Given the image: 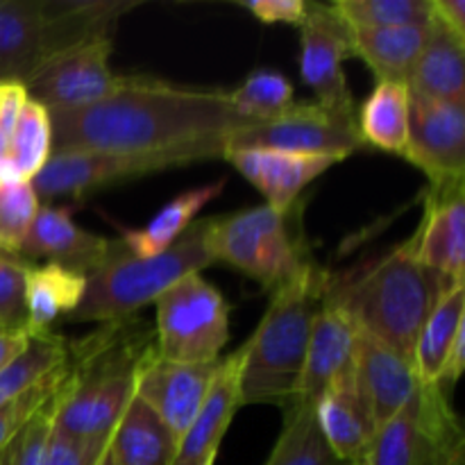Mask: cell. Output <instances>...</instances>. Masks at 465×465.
Wrapping results in <instances>:
<instances>
[{"mask_svg":"<svg viewBox=\"0 0 465 465\" xmlns=\"http://www.w3.org/2000/svg\"><path fill=\"white\" fill-rule=\"evenodd\" d=\"M98 465H116V461H114V459H112V454H109V450H107V452H104V457L100 459Z\"/></svg>","mask_w":465,"mask_h":465,"instance_id":"obj_46","label":"cell"},{"mask_svg":"<svg viewBox=\"0 0 465 465\" xmlns=\"http://www.w3.org/2000/svg\"><path fill=\"white\" fill-rule=\"evenodd\" d=\"M213 463H216V461H212V463H207V465H213Z\"/></svg>","mask_w":465,"mask_h":465,"instance_id":"obj_47","label":"cell"},{"mask_svg":"<svg viewBox=\"0 0 465 465\" xmlns=\"http://www.w3.org/2000/svg\"><path fill=\"white\" fill-rule=\"evenodd\" d=\"M109 440H84L73 439L54 430L45 448L44 465H98L107 452Z\"/></svg>","mask_w":465,"mask_h":465,"instance_id":"obj_39","label":"cell"},{"mask_svg":"<svg viewBox=\"0 0 465 465\" xmlns=\"http://www.w3.org/2000/svg\"><path fill=\"white\" fill-rule=\"evenodd\" d=\"M180 440L166 422L134 393L109 436V454L116 465H173Z\"/></svg>","mask_w":465,"mask_h":465,"instance_id":"obj_25","label":"cell"},{"mask_svg":"<svg viewBox=\"0 0 465 465\" xmlns=\"http://www.w3.org/2000/svg\"><path fill=\"white\" fill-rule=\"evenodd\" d=\"M7 145H9V139L3 134V132H0V159H3L5 154H7Z\"/></svg>","mask_w":465,"mask_h":465,"instance_id":"obj_45","label":"cell"},{"mask_svg":"<svg viewBox=\"0 0 465 465\" xmlns=\"http://www.w3.org/2000/svg\"><path fill=\"white\" fill-rule=\"evenodd\" d=\"M413 100L465 103V39L431 18L425 45L407 77Z\"/></svg>","mask_w":465,"mask_h":465,"instance_id":"obj_23","label":"cell"},{"mask_svg":"<svg viewBox=\"0 0 465 465\" xmlns=\"http://www.w3.org/2000/svg\"><path fill=\"white\" fill-rule=\"evenodd\" d=\"M330 272L309 268L298 280L271 293L257 330L239 348L241 404H277L286 409L298 395L309 334L325 300Z\"/></svg>","mask_w":465,"mask_h":465,"instance_id":"obj_4","label":"cell"},{"mask_svg":"<svg viewBox=\"0 0 465 465\" xmlns=\"http://www.w3.org/2000/svg\"><path fill=\"white\" fill-rule=\"evenodd\" d=\"M427 465H465V434L454 409H450L436 427Z\"/></svg>","mask_w":465,"mask_h":465,"instance_id":"obj_40","label":"cell"},{"mask_svg":"<svg viewBox=\"0 0 465 465\" xmlns=\"http://www.w3.org/2000/svg\"><path fill=\"white\" fill-rule=\"evenodd\" d=\"M404 159L425 173L430 186L465 182V103L411 98Z\"/></svg>","mask_w":465,"mask_h":465,"instance_id":"obj_13","label":"cell"},{"mask_svg":"<svg viewBox=\"0 0 465 465\" xmlns=\"http://www.w3.org/2000/svg\"><path fill=\"white\" fill-rule=\"evenodd\" d=\"M413 254L425 268L450 282L465 271V195L463 182L430 186L425 216L411 236Z\"/></svg>","mask_w":465,"mask_h":465,"instance_id":"obj_16","label":"cell"},{"mask_svg":"<svg viewBox=\"0 0 465 465\" xmlns=\"http://www.w3.org/2000/svg\"><path fill=\"white\" fill-rule=\"evenodd\" d=\"M114 241L82 230L66 209L39 207L35 223L21 245V259H48V263L89 275L107 259Z\"/></svg>","mask_w":465,"mask_h":465,"instance_id":"obj_20","label":"cell"},{"mask_svg":"<svg viewBox=\"0 0 465 465\" xmlns=\"http://www.w3.org/2000/svg\"><path fill=\"white\" fill-rule=\"evenodd\" d=\"M221 359L213 363H173L157 357L145 359L136 377L134 393L166 422L168 430L180 440L200 411L218 371Z\"/></svg>","mask_w":465,"mask_h":465,"instance_id":"obj_15","label":"cell"},{"mask_svg":"<svg viewBox=\"0 0 465 465\" xmlns=\"http://www.w3.org/2000/svg\"><path fill=\"white\" fill-rule=\"evenodd\" d=\"M86 291V275L57 263L27 266L25 272V313L27 334L53 330L57 318H68Z\"/></svg>","mask_w":465,"mask_h":465,"instance_id":"obj_27","label":"cell"},{"mask_svg":"<svg viewBox=\"0 0 465 465\" xmlns=\"http://www.w3.org/2000/svg\"><path fill=\"white\" fill-rule=\"evenodd\" d=\"M293 84L277 71H257L241 86L230 91L232 104L250 121H266L289 109L293 100Z\"/></svg>","mask_w":465,"mask_h":465,"instance_id":"obj_34","label":"cell"},{"mask_svg":"<svg viewBox=\"0 0 465 465\" xmlns=\"http://www.w3.org/2000/svg\"><path fill=\"white\" fill-rule=\"evenodd\" d=\"M53 121L50 112L27 98L16 127L9 136L7 154L5 157L12 162L23 182H32L41 173V168L53 157Z\"/></svg>","mask_w":465,"mask_h":465,"instance_id":"obj_32","label":"cell"},{"mask_svg":"<svg viewBox=\"0 0 465 465\" xmlns=\"http://www.w3.org/2000/svg\"><path fill=\"white\" fill-rule=\"evenodd\" d=\"M223 159H227L250 184L257 186L268 207L277 212H286L298 204V195L318 175L341 162L336 157L295 154L268 148H230Z\"/></svg>","mask_w":465,"mask_h":465,"instance_id":"obj_17","label":"cell"},{"mask_svg":"<svg viewBox=\"0 0 465 465\" xmlns=\"http://www.w3.org/2000/svg\"><path fill=\"white\" fill-rule=\"evenodd\" d=\"M204 227L207 218H198L171 248L154 257H136L121 241H114L107 259L86 275L84 298L66 322L103 325L136 316L177 280L212 266L204 248Z\"/></svg>","mask_w":465,"mask_h":465,"instance_id":"obj_6","label":"cell"},{"mask_svg":"<svg viewBox=\"0 0 465 465\" xmlns=\"http://www.w3.org/2000/svg\"><path fill=\"white\" fill-rule=\"evenodd\" d=\"M430 23L395 27H348L352 57L363 59L380 82H404L425 45Z\"/></svg>","mask_w":465,"mask_h":465,"instance_id":"obj_24","label":"cell"},{"mask_svg":"<svg viewBox=\"0 0 465 465\" xmlns=\"http://www.w3.org/2000/svg\"><path fill=\"white\" fill-rule=\"evenodd\" d=\"M223 157L225 150L212 145L171 150H62L53 153L48 163L32 180V186L36 195L44 198H80L132 177Z\"/></svg>","mask_w":465,"mask_h":465,"instance_id":"obj_9","label":"cell"},{"mask_svg":"<svg viewBox=\"0 0 465 465\" xmlns=\"http://www.w3.org/2000/svg\"><path fill=\"white\" fill-rule=\"evenodd\" d=\"M409 114H411V95L407 84L377 82L372 94L359 109L357 127L363 145L404 157L409 143Z\"/></svg>","mask_w":465,"mask_h":465,"instance_id":"obj_29","label":"cell"},{"mask_svg":"<svg viewBox=\"0 0 465 465\" xmlns=\"http://www.w3.org/2000/svg\"><path fill=\"white\" fill-rule=\"evenodd\" d=\"M64 372H66V361H64L57 371L50 372L48 377H44L39 384L32 386L30 391H25V393L18 395L16 400H12V402L0 407V452H3L5 445H7L9 440L35 418V413L57 395L64 380Z\"/></svg>","mask_w":465,"mask_h":465,"instance_id":"obj_37","label":"cell"},{"mask_svg":"<svg viewBox=\"0 0 465 465\" xmlns=\"http://www.w3.org/2000/svg\"><path fill=\"white\" fill-rule=\"evenodd\" d=\"M57 395L50 402H45L35 413V418L5 445L3 452H0V465H44L45 448H48L50 434H53Z\"/></svg>","mask_w":465,"mask_h":465,"instance_id":"obj_38","label":"cell"},{"mask_svg":"<svg viewBox=\"0 0 465 465\" xmlns=\"http://www.w3.org/2000/svg\"><path fill=\"white\" fill-rule=\"evenodd\" d=\"M30 263L0 250V334L27 331L25 272Z\"/></svg>","mask_w":465,"mask_h":465,"instance_id":"obj_36","label":"cell"},{"mask_svg":"<svg viewBox=\"0 0 465 465\" xmlns=\"http://www.w3.org/2000/svg\"><path fill=\"white\" fill-rule=\"evenodd\" d=\"M157 357L173 363H213L230 339V307L200 272L168 286L154 302Z\"/></svg>","mask_w":465,"mask_h":465,"instance_id":"obj_8","label":"cell"},{"mask_svg":"<svg viewBox=\"0 0 465 465\" xmlns=\"http://www.w3.org/2000/svg\"><path fill=\"white\" fill-rule=\"evenodd\" d=\"M450 280L422 266L411 241L354 272L327 275L325 300L339 304L359 331L413 361L418 334Z\"/></svg>","mask_w":465,"mask_h":465,"instance_id":"obj_3","label":"cell"},{"mask_svg":"<svg viewBox=\"0 0 465 465\" xmlns=\"http://www.w3.org/2000/svg\"><path fill=\"white\" fill-rule=\"evenodd\" d=\"M230 148H268L343 162L363 148V141L354 118L341 116L318 103H293L277 116L252 121L232 134Z\"/></svg>","mask_w":465,"mask_h":465,"instance_id":"obj_10","label":"cell"},{"mask_svg":"<svg viewBox=\"0 0 465 465\" xmlns=\"http://www.w3.org/2000/svg\"><path fill=\"white\" fill-rule=\"evenodd\" d=\"M239 350L221 359L203 407L180 439L173 465H207L216 461L223 436L234 420L236 411L243 407L239 393Z\"/></svg>","mask_w":465,"mask_h":465,"instance_id":"obj_21","label":"cell"},{"mask_svg":"<svg viewBox=\"0 0 465 465\" xmlns=\"http://www.w3.org/2000/svg\"><path fill=\"white\" fill-rule=\"evenodd\" d=\"M204 248L213 263H230L268 293L316 266L300 223V204L286 212L259 204L230 216L207 218Z\"/></svg>","mask_w":465,"mask_h":465,"instance_id":"obj_7","label":"cell"},{"mask_svg":"<svg viewBox=\"0 0 465 465\" xmlns=\"http://www.w3.org/2000/svg\"><path fill=\"white\" fill-rule=\"evenodd\" d=\"M154 352V330L136 316L103 322L84 339L68 341L54 430L73 439L109 440L134 398L141 366Z\"/></svg>","mask_w":465,"mask_h":465,"instance_id":"obj_2","label":"cell"},{"mask_svg":"<svg viewBox=\"0 0 465 465\" xmlns=\"http://www.w3.org/2000/svg\"><path fill=\"white\" fill-rule=\"evenodd\" d=\"M136 3L123 0H0V84L25 82L62 50L112 27Z\"/></svg>","mask_w":465,"mask_h":465,"instance_id":"obj_5","label":"cell"},{"mask_svg":"<svg viewBox=\"0 0 465 465\" xmlns=\"http://www.w3.org/2000/svg\"><path fill=\"white\" fill-rule=\"evenodd\" d=\"M30 341L27 331H16V334H0V371L12 361L16 354L23 352V348Z\"/></svg>","mask_w":465,"mask_h":465,"instance_id":"obj_44","label":"cell"},{"mask_svg":"<svg viewBox=\"0 0 465 465\" xmlns=\"http://www.w3.org/2000/svg\"><path fill=\"white\" fill-rule=\"evenodd\" d=\"M39 207V195L32 182L0 186V250L3 252L18 257Z\"/></svg>","mask_w":465,"mask_h":465,"instance_id":"obj_35","label":"cell"},{"mask_svg":"<svg viewBox=\"0 0 465 465\" xmlns=\"http://www.w3.org/2000/svg\"><path fill=\"white\" fill-rule=\"evenodd\" d=\"M431 18L465 39V0H430Z\"/></svg>","mask_w":465,"mask_h":465,"instance_id":"obj_43","label":"cell"},{"mask_svg":"<svg viewBox=\"0 0 465 465\" xmlns=\"http://www.w3.org/2000/svg\"><path fill=\"white\" fill-rule=\"evenodd\" d=\"M53 148L171 150L212 145L227 153L232 134L250 125L230 91L121 75L107 98L89 107L50 112Z\"/></svg>","mask_w":465,"mask_h":465,"instance_id":"obj_1","label":"cell"},{"mask_svg":"<svg viewBox=\"0 0 465 465\" xmlns=\"http://www.w3.org/2000/svg\"><path fill=\"white\" fill-rule=\"evenodd\" d=\"M25 103V86L16 84V82H5V84H0V132H3L7 139L12 136Z\"/></svg>","mask_w":465,"mask_h":465,"instance_id":"obj_42","label":"cell"},{"mask_svg":"<svg viewBox=\"0 0 465 465\" xmlns=\"http://www.w3.org/2000/svg\"><path fill=\"white\" fill-rule=\"evenodd\" d=\"M316 420L331 452L348 465L363 461L375 434V422L357 389L354 371L336 380L313 404Z\"/></svg>","mask_w":465,"mask_h":465,"instance_id":"obj_22","label":"cell"},{"mask_svg":"<svg viewBox=\"0 0 465 465\" xmlns=\"http://www.w3.org/2000/svg\"><path fill=\"white\" fill-rule=\"evenodd\" d=\"M284 411V427L266 465H348L330 450L316 420L313 402L295 400Z\"/></svg>","mask_w":465,"mask_h":465,"instance_id":"obj_30","label":"cell"},{"mask_svg":"<svg viewBox=\"0 0 465 465\" xmlns=\"http://www.w3.org/2000/svg\"><path fill=\"white\" fill-rule=\"evenodd\" d=\"M68 354V341L64 336L50 331H41V334H30V341L23 348L21 354L12 359L7 366L0 371V407L32 386L39 384L44 377L57 371Z\"/></svg>","mask_w":465,"mask_h":465,"instance_id":"obj_31","label":"cell"},{"mask_svg":"<svg viewBox=\"0 0 465 465\" xmlns=\"http://www.w3.org/2000/svg\"><path fill=\"white\" fill-rule=\"evenodd\" d=\"M352 57L348 25L331 5L309 3L300 25V73L316 103L345 118L357 121V107L343 73L345 59Z\"/></svg>","mask_w":465,"mask_h":465,"instance_id":"obj_12","label":"cell"},{"mask_svg":"<svg viewBox=\"0 0 465 465\" xmlns=\"http://www.w3.org/2000/svg\"><path fill=\"white\" fill-rule=\"evenodd\" d=\"M225 189V180L212 182V184L198 186V189L184 191L175 195L168 204H163L145 227L141 230L123 232L121 243L136 257H154L171 248L195 221L200 212Z\"/></svg>","mask_w":465,"mask_h":465,"instance_id":"obj_28","label":"cell"},{"mask_svg":"<svg viewBox=\"0 0 465 465\" xmlns=\"http://www.w3.org/2000/svg\"><path fill=\"white\" fill-rule=\"evenodd\" d=\"M112 50V35L94 36L62 50L25 82L27 98L48 112L89 107L107 98L121 82V75L109 66Z\"/></svg>","mask_w":465,"mask_h":465,"instance_id":"obj_11","label":"cell"},{"mask_svg":"<svg viewBox=\"0 0 465 465\" xmlns=\"http://www.w3.org/2000/svg\"><path fill=\"white\" fill-rule=\"evenodd\" d=\"M465 330V280L450 282L448 289L436 300L434 309L427 316L416 350L413 366L420 384H440L445 361L450 357L457 336Z\"/></svg>","mask_w":465,"mask_h":465,"instance_id":"obj_26","label":"cell"},{"mask_svg":"<svg viewBox=\"0 0 465 465\" xmlns=\"http://www.w3.org/2000/svg\"><path fill=\"white\" fill-rule=\"evenodd\" d=\"M354 380L375 427L393 418L420 389L411 359L363 331L357 341Z\"/></svg>","mask_w":465,"mask_h":465,"instance_id":"obj_18","label":"cell"},{"mask_svg":"<svg viewBox=\"0 0 465 465\" xmlns=\"http://www.w3.org/2000/svg\"><path fill=\"white\" fill-rule=\"evenodd\" d=\"M348 27H395L427 23L430 0H336L331 3Z\"/></svg>","mask_w":465,"mask_h":465,"instance_id":"obj_33","label":"cell"},{"mask_svg":"<svg viewBox=\"0 0 465 465\" xmlns=\"http://www.w3.org/2000/svg\"><path fill=\"white\" fill-rule=\"evenodd\" d=\"M452 409L445 386L420 384L411 400L372 434L361 465H427L434 431Z\"/></svg>","mask_w":465,"mask_h":465,"instance_id":"obj_14","label":"cell"},{"mask_svg":"<svg viewBox=\"0 0 465 465\" xmlns=\"http://www.w3.org/2000/svg\"><path fill=\"white\" fill-rule=\"evenodd\" d=\"M357 465H361V463H357Z\"/></svg>","mask_w":465,"mask_h":465,"instance_id":"obj_48","label":"cell"},{"mask_svg":"<svg viewBox=\"0 0 465 465\" xmlns=\"http://www.w3.org/2000/svg\"><path fill=\"white\" fill-rule=\"evenodd\" d=\"M241 7L248 9L254 18L262 23H289V25H302L307 16V0H245Z\"/></svg>","mask_w":465,"mask_h":465,"instance_id":"obj_41","label":"cell"},{"mask_svg":"<svg viewBox=\"0 0 465 465\" xmlns=\"http://www.w3.org/2000/svg\"><path fill=\"white\" fill-rule=\"evenodd\" d=\"M359 327L339 304L322 300L309 334L307 359L295 400L313 402L343 375L354 371ZM293 400V402H295Z\"/></svg>","mask_w":465,"mask_h":465,"instance_id":"obj_19","label":"cell"}]
</instances>
